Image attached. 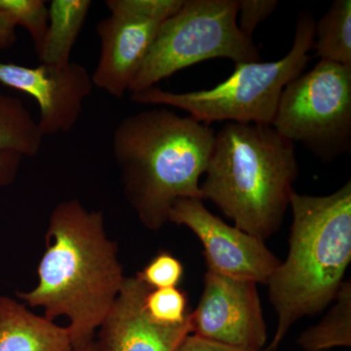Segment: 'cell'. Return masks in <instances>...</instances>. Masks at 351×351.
<instances>
[{"label":"cell","mask_w":351,"mask_h":351,"mask_svg":"<svg viewBox=\"0 0 351 351\" xmlns=\"http://www.w3.org/2000/svg\"><path fill=\"white\" fill-rule=\"evenodd\" d=\"M23 158L16 152H0V189L10 186L17 179Z\"/></svg>","instance_id":"23"},{"label":"cell","mask_w":351,"mask_h":351,"mask_svg":"<svg viewBox=\"0 0 351 351\" xmlns=\"http://www.w3.org/2000/svg\"><path fill=\"white\" fill-rule=\"evenodd\" d=\"M45 242L38 285L17 295L29 306L43 307L47 319L68 317L73 348L86 345L125 279L119 247L108 237L104 215L89 211L77 199L53 209Z\"/></svg>","instance_id":"1"},{"label":"cell","mask_w":351,"mask_h":351,"mask_svg":"<svg viewBox=\"0 0 351 351\" xmlns=\"http://www.w3.org/2000/svg\"><path fill=\"white\" fill-rule=\"evenodd\" d=\"M335 304L315 326L306 330L297 343L304 351H323L351 346V284L345 280Z\"/></svg>","instance_id":"16"},{"label":"cell","mask_w":351,"mask_h":351,"mask_svg":"<svg viewBox=\"0 0 351 351\" xmlns=\"http://www.w3.org/2000/svg\"><path fill=\"white\" fill-rule=\"evenodd\" d=\"M17 25L9 14L0 10V49L11 47L17 40Z\"/></svg>","instance_id":"24"},{"label":"cell","mask_w":351,"mask_h":351,"mask_svg":"<svg viewBox=\"0 0 351 351\" xmlns=\"http://www.w3.org/2000/svg\"><path fill=\"white\" fill-rule=\"evenodd\" d=\"M285 262L267 281L277 327L269 346L276 351L290 328L336 299L351 261V182L327 196L294 193Z\"/></svg>","instance_id":"4"},{"label":"cell","mask_w":351,"mask_h":351,"mask_svg":"<svg viewBox=\"0 0 351 351\" xmlns=\"http://www.w3.org/2000/svg\"><path fill=\"white\" fill-rule=\"evenodd\" d=\"M68 327L0 295V351H73Z\"/></svg>","instance_id":"13"},{"label":"cell","mask_w":351,"mask_h":351,"mask_svg":"<svg viewBox=\"0 0 351 351\" xmlns=\"http://www.w3.org/2000/svg\"><path fill=\"white\" fill-rule=\"evenodd\" d=\"M145 306L152 320L168 326L184 324L191 317L188 297L178 287L151 289L145 297Z\"/></svg>","instance_id":"18"},{"label":"cell","mask_w":351,"mask_h":351,"mask_svg":"<svg viewBox=\"0 0 351 351\" xmlns=\"http://www.w3.org/2000/svg\"><path fill=\"white\" fill-rule=\"evenodd\" d=\"M0 10L29 32L36 54L40 52L48 27V8L43 0H0Z\"/></svg>","instance_id":"19"},{"label":"cell","mask_w":351,"mask_h":351,"mask_svg":"<svg viewBox=\"0 0 351 351\" xmlns=\"http://www.w3.org/2000/svg\"><path fill=\"white\" fill-rule=\"evenodd\" d=\"M149 290L137 276L125 277L101 324L99 351H175L191 334V320L168 326L149 317L145 306Z\"/></svg>","instance_id":"12"},{"label":"cell","mask_w":351,"mask_h":351,"mask_svg":"<svg viewBox=\"0 0 351 351\" xmlns=\"http://www.w3.org/2000/svg\"><path fill=\"white\" fill-rule=\"evenodd\" d=\"M73 351H99L98 343L93 339V341H90L86 345L73 348Z\"/></svg>","instance_id":"25"},{"label":"cell","mask_w":351,"mask_h":351,"mask_svg":"<svg viewBox=\"0 0 351 351\" xmlns=\"http://www.w3.org/2000/svg\"><path fill=\"white\" fill-rule=\"evenodd\" d=\"M239 0H184L161 25L129 92L143 91L177 71L207 60L260 62L253 39L240 31Z\"/></svg>","instance_id":"6"},{"label":"cell","mask_w":351,"mask_h":351,"mask_svg":"<svg viewBox=\"0 0 351 351\" xmlns=\"http://www.w3.org/2000/svg\"><path fill=\"white\" fill-rule=\"evenodd\" d=\"M313 48L321 60L351 68L350 0H335L315 23Z\"/></svg>","instance_id":"17"},{"label":"cell","mask_w":351,"mask_h":351,"mask_svg":"<svg viewBox=\"0 0 351 351\" xmlns=\"http://www.w3.org/2000/svg\"><path fill=\"white\" fill-rule=\"evenodd\" d=\"M276 0H239V29L245 36L252 38L257 25L276 11Z\"/></svg>","instance_id":"21"},{"label":"cell","mask_w":351,"mask_h":351,"mask_svg":"<svg viewBox=\"0 0 351 351\" xmlns=\"http://www.w3.org/2000/svg\"><path fill=\"white\" fill-rule=\"evenodd\" d=\"M272 127L323 161L350 151L351 68L320 60L284 88Z\"/></svg>","instance_id":"7"},{"label":"cell","mask_w":351,"mask_h":351,"mask_svg":"<svg viewBox=\"0 0 351 351\" xmlns=\"http://www.w3.org/2000/svg\"><path fill=\"white\" fill-rule=\"evenodd\" d=\"M0 83L38 101L39 130L44 137L73 130L92 93V75L80 64L25 66L0 62Z\"/></svg>","instance_id":"11"},{"label":"cell","mask_w":351,"mask_h":351,"mask_svg":"<svg viewBox=\"0 0 351 351\" xmlns=\"http://www.w3.org/2000/svg\"><path fill=\"white\" fill-rule=\"evenodd\" d=\"M92 2L90 0H53L48 7V27L38 56L40 64L62 66L80 36Z\"/></svg>","instance_id":"14"},{"label":"cell","mask_w":351,"mask_h":351,"mask_svg":"<svg viewBox=\"0 0 351 351\" xmlns=\"http://www.w3.org/2000/svg\"><path fill=\"white\" fill-rule=\"evenodd\" d=\"M43 138L38 121L32 119L24 103L16 97L0 94V152L36 156Z\"/></svg>","instance_id":"15"},{"label":"cell","mask_w":351,"mask_h":351,"mask_svg":"<svg viewBox=\"0 0 351 351\" xmlns=\"http://www.w3.org/2000/svg\"><path fill=\"white\" fill-rule=\"evenodd\" d=\"M315 23L311 13L300 14L294 43L285 57L237 64L234 73L213 89L173 93L154 86L132 93L130 100L180 108L206 125L218 121L272 125L284 88L302 75L311 60Z\"/></svg>","instance_id":"5"},{"label":"cell","mask_w":351,"mask_h":351,"mask_svg":"<svg viewBox=\"0 0 351 351\" xmlns=\"http://www.w3.org/2000/svg\"><path fill=\"white\" fill-rule=\"evenodd\" d=\"M215 135L209 125L166 108L134 113L115 127L112 154L124 196L145 228L160 230L177 200H203L199 180Z\"/></svg>","instance_id":"2"},{"label":"cell","mask_w":351,"mask_h":351,"mask_svg":"<svg viewBox=\"0 0 351 351\" xmlns=\"http://www.w3.org/2000/svg\"><path fill=\"white\" fill-rule=\"evenodd\" d=\"M184 276L182 263L168 252H161L147 263L137 276L152 290L177 288Z\"/></svg>","instance_id":"20"},{"label":"cell","mask_w":351,"mask_h":351,"mask_svg":"<svg viewBox=\"0 0 351 351\" xmlns=\"http://www.w3.org/2000/svg\"><path fill=\"white\" fill-rule=\"evenodd\" d=\"M184 0H108L110 15L97 24L100 57L94 86L123 98L156 41L161 25Z\"/></svg>","instance_id":"8"},{"label":"cell","mask_w":351,"mask_h":351,"mask_svg":"<svg viewBox=\"0 0 351 351\" xmlns=\"http://www.w3.org/2000/svg\"><path fill=\"white\" fill-rule=\"evenodd\" d=\"M175 351H270L265 348L261 350H245V348H233L199 338L195 335L189 334L178 346Z\"/></svg>","instance_id":"22"},{"label":"cell","mask_w":351,"mask_h":351,"mask_svg":"<svg viewBox=\"0 0 351 351\" xmlns=\"http://www.w3.org/2000/svg\"><path fill=\"white\" fill-rule=\"evenodd\" d=\"M191 334L245 350H261L267 324L257 284L207 270L197 306L191 311Z\"/></svg>","instance_id":"10"},{"label":"cell","mask_w":351,"mask_h":351,"mask_svg":"<svg viewBox=\"0 0 351 351\" xmlns=\"http://www.w3.org/2000/svg\"><path fill=\"white\" fill-rule=\"evenodd\" d=\"M205 175L203 200L265 241L278 232L295 193V144L271 125L226 122L215 135Z\"/></svg>","instance_id":"3"},{"label":"cell","mask_w":351,"mask_h":351,"mask_svg":"<svg viewBox=\"0 0 351 351\" xmlns=\"http://www.w3.org/2000/svg\"><path fill=\"white\" fill-rule=\"evenodd\" d=\"M169 221L189 228L204 248L207 270L267 285L281 261L265 241L230 226L212 214L198 198H182L171 208Z\"/></svg>","instance_id":"9"}]
</instances>
